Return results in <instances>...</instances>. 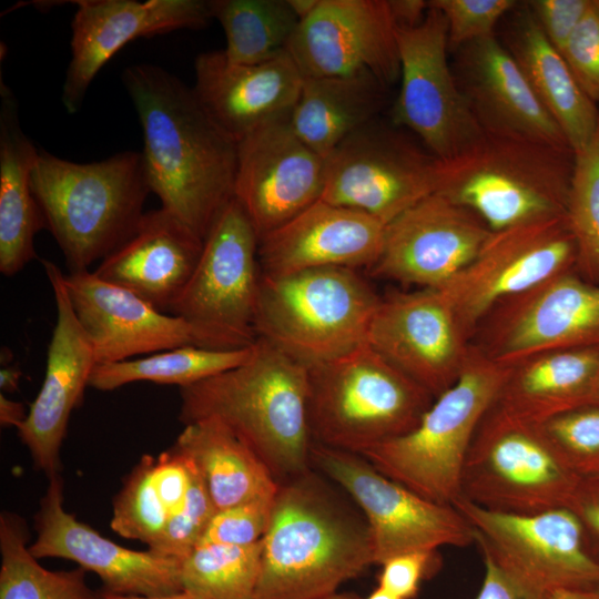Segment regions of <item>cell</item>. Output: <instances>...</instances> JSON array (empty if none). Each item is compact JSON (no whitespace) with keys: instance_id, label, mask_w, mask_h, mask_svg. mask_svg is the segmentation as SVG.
<instances>
[{"instance_id":"obj_1","label":"cell","mask_w":599,"mask_h":599,"mask_svg":"<svg viewBox=\"0 0 599 599\" xmlns=\"http://www.w3.org/2000/svg\"><path fill=\"white\" fill-rule=\"evenodd\" d=\"M122 83L143 132L151 192L203 241L234 197L237 142L176 75L150 63L126 67Z\"/></svg>"},{"instance_id":"obj_3","label":"cell","mask_w":599,"mask_h":599,"mask_svg":"<svg viewBox=\"0 0 599 599\" xmlns=\"http://www.w3.org/2000/svg\"><path fill=\"white\" fill-rule=\"evenodd\" d=\"M374 565L364 517L312 470L280 484L255 599H323Z\"/></svg>"},{"instance_id":"obj_12","label":"cell","mask_w":599,"mask_h":599,"mask_svg":"<svg viewBox=\"0 0 599 599\" xmlns=\"http://www.w3.org/2000/svg\"><path fill=\"white\" fill-rule=\"evenodd\" d=\"M453 506L471 525L480 552L519 581L546 593L599 588V561L570 508L514 515L485 509L461 496Z\"/></svg>"},{"instance_id":"obj_20","label":"cell","mask_w":599,"mask_h":599,"mask_svg":"<svg viewBox=\"0 0 599 599\" xmlns=\"http://www.w3.org/2000/svg\"><path fill=\"white\" fill-rule=\"evenodd\" d=\"M325 160L294 132L290 116L237 142L234 199L258 240L321 199Z\"/></svg>"},{"instance_id":"obj_23","label":"cell","mask_w":599,"mask_h":599,"mask_svg":"<svg viewBox=\"0 0 599 599\" xmlns=\"http://www.w3.org/2000/svg\"><path fill=\"white\" fill-rule=\"evenodd\" d=\"M72 19L71 59L62 87L69 113L81 108L104 64L129 42L181 29H201L212 19L204 0H78Z\"/></svg>"},{"instance_id":"obj_2","label":"cell","mask_w":599,"mask_h":599,"mask_svg":"<svg viewBox=\"0 0 599 599\" xmlns=\"http://www.w3.org/2000/svg\"><path fill=\"white\" fill-rule=\"evenodd\" d=\"M180 420L214 418L280 483L312 467L307 367L263 338L242 365L180 388Z\"/></svg>"},{"instance_id":"obj_46","label":"cell","mask_w":599,"mask_h":599,"mask_svg":"<svg viewBox=\"0 0 599 599\" xmlns=\"http://www.w3.org/2000/svg\"><path fill=\"white\" fill-rule=\"evenodd\" d=\"M436 551H414L385 561L378 586L400 599H413L422 580L430 576L436 567Z\"/></svg>"},{"instance_id":"obj_33","label":"cell","mask_w":599,"mask_h":599,"mask_svg":"<svg viewBox=\"0 0 599 599\" xmlns=\"http://www.w3.org/2000/svg\"><path fill=\"white\" fill-rule=\"evenodd\" d=\"M173 447L192 460L216 510L275 496L280 488L267 466L217 419L184 425Z\"/></svg>"},{"instance_id":"obj_24","label":"cell","mask_w":599,"mask_h":599,"mask_svg":"<svg viewBox=\"0 0 599 599\" xmlns=\"http://www.w3.org/2000/svg\"><path fill=\"white\" fill-rule=\"evenodd\" d=\"M64 284L97 364L181 346L206 348L200 333L183 318L156 309L94 272L64 274Z\"/></svg>"},{"instance_id":"obj_42","label":"cell","mask_w":599,"mask_h":599,"mask_svg":"<svg viewBox=\"0 0 599 599\" xmlns=\"http://www.w3.org/2000/svg\"><path fill=\"white\" fill-rule=\"evenodd\" d=\"M447 22L449 51L478 39L495 35L499 20L516 6L515 0H430Z\"/></svg>"},{"instance_id":"obj_21","label":"cell","mask_w":599,"mask_h":599,"mask_svg":"<svg viewBox=\"0 0 599 599\" xmlns=\"http://www.w3.org/2000/svg\"><path fill=\"white\" fill-rule=\"evenodd\" d=\"M34 529L37 537L29 550L37 559L74 561L94 572L105 592L159 596L183 590L181 560L150 549L138 551L120 546L68 512L60 475L49 478L34 515Z\"/></svg>"},{"instance_id":"obj_25","label":"cell","mask_w":599,"mask_h":599,"mask_svg":"<svg viewBox=\"0 0 599 599\" xmlns=\"http://www.w3.org/2000/svg\"><path fill=\"white\" fill-rule=\"evenodd\" d=\"M385 224L348 207L317 200L260 240L264 275H286L321 267L369 270L378 260Z\"/></svg>"},{"instance_id":"obj_15","label":"cell","mask_w":599,"mask_h":599,"mask_svg":"<svg viewBox=\"0 0 599 599\" xmlns=\"http://www.w3.org/2000/svg\"><path fill=\"white\" fill-rule=\"evenodd\" d=\"M429 2V1H428ZM400 88L393 123L417 134L437 160H451L484 134L448 63L447 22L429 4L418 26L396 29Z\"/></svg>"},{"instance_id":"obj_4","label":"cell","mask_w":599,"mask_h":599,"mask_svg":"<svg viewBox=\"0 0 599 599\" xmlns=\"http://www.w3.org/2000/svg\"><path fill=\"white\" fill-rule=\"evenodd\" d=\"M31 187L69 273L89 271L136 229L151 192L142 152L77 163L39 149Z\"/></svg>"},{"instance_id":"obj_5","label":"cell","mask_w":599,"mask_h":599,"mask_svg":"<svg viewBox=\"0 0 599 599\" xmlns=\"http://www.w3.org/2000/svg\"><path fill=\"white\" fill-rule=\"evenodd\" d=\"M576 154L485 131L458 156L438 160L435 193L476 213L493 232L566 215Z\"/></svg>"},{"instance_id":"obj_6","label":"cell","mask_w":599,"mask_h":599,"mask_svg":"<svg viewBox=\"0 0 599 599\" xmlns=\"http://www.w3.org/2000/svg\"><path fill=\"white\" fill-rule=\"evenodd\" d=\"M313 444L362 454L410 432L434 397L367 342L307 367Z\"/></svg>"},{"instance_id":"obj_30","label":"cell","mask_w":599,"mask_h":599,"mask_svg":"<svg viewBox=\"0 0 599 599\" xmlns=\"http://www.w3.org/2000/svg\"><path fill=\"white\" fill-rule=\"evenodd\" d=\"M514 13L502 43L576 154L593 138L599 110L579 87L562 55L546 39L526 3Z\"/></svg>"},{"instance_id":"obj_22","label":"cell","mask_w":599,"mask_h":599,"mask_svg":"<svg viewBox=\"0 0 599 599\" xmlns=\"http://www.w3.org/2000/svg\"><path fill=\"white\" fill-rule=\"evenodd\" d=\"M42 265L53 292L57 322L48 345L43 383L17 430L34 466L51 478L60 475V450L69 419L83 400L97 361L73 311L64 273L51 261L42 260Z\"/></svg>"},{"instance_id":"obj_47","label":"cell","mask_w":599,"mask_h":599,"mask_svg":"<svg viewBox=\"0 0 599 599\" xmlns=\"http://www.w3.org/2000/svg\"><path fill=\"white\" fill-rule=\"evenodd\" d=\"M483 555L485 575L476 599H548V595L510 576L486 554Z\"/></svg>"},{"instance_id":"obj_38","label":"cell","mask_w":599,"mask_h":599,"mask_svg":"<svg viewBox=\"0 0 599 599\" xmlns=\"http://www.w3.org/2000/svg\"><path fill=\"white\" fill-rule=\"evenodd\" d=\"M566 216L577 250L575 271L599 285V123L589 144L576 153Z\"/></svg>"},{"instance_id":"obj_17","label":"cell","mask_w":599,"mask_h":599,"mask_svg":"<svg viewBox=\"0 0 599 599\" xmlns=\"http://www.w3.org/2000/svg\"><path fill=\"white\" fill-rule=\"evenodd\" d=\"M367 343L434 398L457 382L471 351L470 339L439 288L380 296Z\"/></svg>"},{"instance_id":"obj_45","label":"cell","mask_w":599,"mask_h":599,"mask_svg":"<svg viewBox=\"0 0 599 599\" xmlns=\"http://www.w3.org/2000/svg\"><path fill=\"white\" fill-rule=\"evenodd\" d=\"M525 3L546 39L561 53L592 0H530Z\"/></svg>"},{"instance_id":"obj_11","label":"cell","mask_w":599,"mask_h":599,"mask_svg":"<svg viewBox=\"0 0 599 599\" xmlns=\"http://www.w3.org/2000/svg\"><path fill=\"white\" fill-rule=\"evenodd\" d=\"M313 465L362 511L372 538L374 565L408 552L475 544L471 525L455 506L417 495L358 454L313 444Z\"/></svg>"},{"instance_id":"obj_51","label":"cell","mask_w":599,"mask_h":599,"mask_svg":"<svg viewBox=\"0 0 599 599\" xmlns=\"http://www.w3.org/2000/svg\"><path fill=\"white\" fill-rule=\"evenodd\" d=\"M104 599H206L193 592L182 590L175 593L159 595V596H142V595H120L103 591Z\"/></svg>"},{"instance_id":"obj_57","label":"cell","mask_w":599,"mask_h":599,"mask_svg":"<svg viewBox=\"0 0 599 599\" xmlns=\"http://www.w3.org/2000/svg\"><path fill=\"white\" fill-rule=\"evenodd\" d=\"M323 599H359L357 598L356 596L352 595V593H334V595H331L326 598H323Z\"/></svg>"},{"instance_id":"obj_55","label":"cell","mask_w":599,"mask_h":599,"mask_svg":"<svg viewBox=\"0 0 599 599\" xmlns=\"http://www.w3.org/2000/svg\"><path fill=\"white\" fill-rule=\"evenodd\" d=\"M366 599H400L382 587H377Z\"/></svg>"},{"instance_id":"obj_9","label":"cell","mask_w":599,"mask_h":599,"mask_svg":"<svg viewBox=\"0 0 599 599\" xmlns=\"http://www.w3.org/2000/svg\"><path fill=\"white\" fill-rule=\"evenodd\" d=\"M580 480L560 460L540 425L493 404L468 449L460 496L493 511L537 514L568 508Z\"/></svg>"},{"instance_id":"obj_56","label":"cell","mask_w":599,"mask_h":599,"mask_svg":"<svg viewBox=\"0 0 599 599\" xmlns=\"http://www.w3.org/2000/svg\"><path fill=\"white\" fill-rule=\"evenodd\" d=\"M590 405L599 406V375H598V378H597V382H596V385H595V388H593Z\"/></svg>"},{"instance_id":"obj_54","label":"cell","mask_w":599,"mask_h":599,"mask_svg":"<svg viewBox=\"0 0 599 599\" xmlns=\"http://www.w3.org/2000/svg\"><path fill=\"white\" fill-rule=\"evenodd\" d=\"M319 0H288V3L300 21L307 18L317 7Z\"/></svg>"},{"instance_id":"obj_37","label":"cell","mask_w":599,"mask_h":599,"mask_svg":"<svg viewBox=\"0 0 599 599\" xmlns=\"http://www.w3.org/2000/svg\"><path fill=\"white\" fill-rule=\"evenodd\" d=\"M261 565L262 540L200 544L181 560L182 588L206 599H255Z\"/></svg>"},{"instance_id":"obj_18","label":"cell","mask_w":599,"mask_h":599,"mask_svg":"<svg viewBox=\"0 0 599 599\" xmlns=\"http://www.w3.org/2000/svg\"><path fill=\"white\" fill-rule=\"evenodd\" d=\"M493 231L473 211L438 193L422 199L385 226L378 278L439 288L478 254Z\"/></svg>"},{"instance_id":"obj_16","label":"cell","mask_w":599,"mask_h":599,"mask_svg":"<svg viewBox=\"0 0 599 599\" xmlns=\"http://www.w3.org/2000/svg\"><path fill=\"white\" fill-rule=\"evenodd\" d=\"M577 250L567 216L493 232L476 257L439 287L471 341L495 304L573 271Z\"/></svg>"},{"instance_id":"obj_32","label":"cell","mask_w":599,"mask_h":599,"mask_svg":"<svg viewBox=\"0 0 599 599\" xmlns=\"http://www.w3.org/2000/svg\"><path fill=\"white\" fill-rule=\"evenodd\" d=\"M385 88L367 72L304 78L290 114L291 126L325 160L348 135L375 120Z\"/></svg>"},{"instance_id":"obj_28","label":"cell","mask_w":599,"mask_h":599,"mask_svg":"<svg viewBox=\"0 0 599 599\" xmlns=\"http://www.w3.org/2000/svg\"><path fill=\"white\" fill-rule=\"evenodd\" d=\"M204 241L164 207L143 214L132 235L93 271L156 309L171 307L190 281Z\"/></svg>"},{"instance_id":"obj_27","label":"cell","mask_w":599,"mask_h":599,"mask_svg":"<svg viewBox=\"0 0 599 599\" xmlns=\"http://www.w3.org/2000/svg\"><path fill=\"white\" fill-rule=\"evenodd\" d=\"M456 52L455 79L484 131L570 148L496 34L469 42Z\"/></svg>"},{"instance_id":"obj_44","label":"cell","mask_w":599,"mask_h":599,"mask_svg":"<svg viewBox=\"0 0 599 599\" xmlns=\"http://www.w3.org/2000/svg\"><path fill=\"white\" fill-rule=\"evenodd\" d=\"M560 54L582 91L599 103V8L595 0Z\"/></svg>"},{"instance_id":"obj_13","label":"cell","mask_w":599,"mask_h":599,"mask_svg":"<svg viewBox=\"0 0 599 599\" xmlns=\"http://www.w3.org/2000/svg\"><path fill=\"white\" fill-rule=\"evenodd\" d=\"M470 344L505 367L546 352L599 347V285L575 270L549 277L495 304Z\"/></svg>"},{"instance_id":"obj_58","label":"cell","mask_w":599,"mask_h":599,"mask_svg":"<svg viewBox=\"0 0 599 599\" xmlns=\"http://www.w3.org/2000/svg\"><path fill=\"white\" fill-rule=\"evenodd\" d=\"M596 595L598 596L599 598V588L595 590Z\"/></svg>"},{"instance_id":"obj_48","label":"cell","mask_w":599,"mask_h":599,"mask_svg":"<svg viewBox=\"0 0 599 599\" xmlns=\"http://www.w3.org/2000/svg\"><path fill=\"white\" fill-rule=\"evenodd\" d=\"M568 508L578 517L587 547L599 561V478L581 479Z\"/></svg>"},{"instance_id":"obj_43","label":"cell","mask_w":599,"mask_h":599,"mask_svg":"<svg viewBox=\"0 0 599 599\" xmlns=\"http://www.w3.org/2000/svg\"><path fill=\"white\" fill-rule=\"evenodd\" d=\"M275 496L217 510L197 545L214 542L246 546L262 540L271 521Z\"/></svg>"},{"instance_id":"obj_31","label":"cell","mask_w":599,"mask_h":599,"mask_svg":"<svg viewBox=\"0 0 599 599\" xmlns=\"http://www.w3.org/2000/svg\"><path fill=\"white\" fill-rule=\"evenodd\" d=\"M0 98V272L10 277L37 258L34 237L45 224L31 187L39 149L23 132L2 77Z\"/></svg>"},{"instance_id":"obj_39","label":"cell","mask_w":599,"mask_h":599,"mask_svg":"<svg viewBox=\"0 0 599 599\" xmlns=\"http://www.w3.org/2000/svg\"><path fill=\"white\" fill-rule=\"evenodd\" d=\"M155 457L143 455L113 499L110 527L118 535L152 546L169 518L154 475Z\"/></svg>"},{"instance_id":"obj_49","label":"cell","mask_w":599,"mask_h":599,"mask_svg":"<svg viewBox=\"0 0 599 599\" xmlns=\"http://www.w3.org/2000/svg\"><path fill=\"white\" fill-rule=\"evenodd\" d=\"M388 4L396 29L418 26L429 10V2L424 0H388Z\"/></svg>"},{"instance_id":"obj_10","label":"cell","mask_w":599,"mask_h":599,"mask_svg":"<svg viewBox=\"0 0 599 599\" xmlns=\"http://www.w3.org/2000/svg\"><path fill=\"white\" fill-rule=\"evenodd\" d=\"M258 243L233 197L212 225L195 270L170 311L200 333L206 348L236 349L256 341Z\"/></svg>"},{"instance_id":"obj_7","label":"cell","mask_w":599,"mask_h":599,"mask_svg":"<svg viewBox=\"0 0 599 599\" xmlns=\"http://www.w3.org/2000/svg\"><path fill=\"white\" fill-rule=\"evenodd\" d=\"M379 301L380 295L353 268L261 273L254 331L256 338L308 367L366 343Z\"/></svg>"},{"instance_id":"obj_35","label":"cell","mask_w":599,"mask_h":599,"mask_svg":"<svg viewBox=\"0 0 599 599\" xmlns=\"http://www.w3.org/2000/svg\"><path fill=\"white\" fill-rule=\"evenodd\" d=\"M24 519L14 512L0 515V599H104L87 582V570L52 571L42 567L28 547Z\"/></svg>"},{"instance_id":"obj_53","label":"cell","mask_w":599,"mask_h":599,"mask_svg":"<svg viewBox=\"0 0 599 599\" xmlns=\"http://www.w3.org/2000/svg\"><path fill=\"white\" fill-rule=\"evenodd\" d=\"M548 599H599L595 591L579 589H558L548 595Z\"/></svg>"},{"instance_id":"obj_26","label":"cell","mask_w":599,"mask_h":599,"mask_svg":"<svg viewBox=\"0 0 599 599\" xmlns=\"http://www.w3.org/2000/svg\"><path fill=\"white\" fill-rule=\"evenodd\" d=\"M194 70L196 97L236 142L290 116L304 80L286 50L256 64L232 63L223 50L203 52L196 57Z\"/></svg>"},{"instance_id":"obj_19","label":"cell","mask_w":599,"mask_h":599,"mask_svg":"<svg viewBox=\"0 0 599 599\" xmlns=\"http://www.w3.org/2000/svg\"><path fill=\"white\" fill-rule=\"evenodd\" d=\"M286 51L304 78L367 72L388 85L400 75L388 0H319Z\"/></svg>"},{"instance_id":"obj_52","label":"cell","mask_w":599,"mask_h":599,"mask_svg":"<svg viewBox=\"0 0 599 599\" xmlns=\"http://www.w3.org/2000/svg\"><path fill=\"white\" fill-rule=\"evenodd\" d=\"M22 372L18 366L6 365L0 369L1 393H13L18 389Z\"/></svg>"},{"instance_id":"obj_14","label":"cell","mask_w":599,"mask_h":599,"mask_svg":"<svg viewBox=\"0 0 599 599\" xmlns=\"http://www.w3.org/2000/svg\"><path fill=\"white\" fill-rule=\"evenodd\" d=\"M438 160L374 120L326 159L321 200L366 213L385 225L435 193Z\"/></svg>"},{"instance_id":"obj_41","label":"cell","mask_w":599,"mask_h":599,"mask_svg":"<svg viewBox=\"0 0 599 599\" xmlns=\"http://www.w3.org/2000/svg\"><path fill=\"white\" fill-rule=\"evenodd\" d=\"M192 465V480L183 505L169 518L159 538L149 547L154 552L179 560L197 546L217 511L201 475Z\"/></svg>"},{"instance_id":"obj_34","label":"cell","mask_w":599,"mask_h":599,"mask_svg":"<svg viewBox=\"0 0 599 599\" xmlns=\"http://www.w3.org/2000/svg\"><path fill=\"white\" fill-rule=\"evenodd\" d=\"M252 351L253 344L236 349L181 346L146 357L97 364L89 387L110 392L134 382H152L182 388L244 364Z\"/></svg>"},{"instance_id":"obj_59","label":"cell","mask_w":599,"mask_h":599,"mask_svg":"<svg viewBox=\"0 0 599 599\" xmlns=\"http://www.w3.org/2000/svg\"><path fill=\"white\" fill-rule=\"evenodd\" d=\"M595 1H596V4H597V6H598V8H599V0H595Z\"/></svg>"},{"instance_id":"obj_36","label":"cell","mask_w":599,"mask_h":599,"mask_svg":"<svg viewBox=\"0 0 599 599\" xmlns=\"http://www.w3.org/2000/svg\"><path fill=\"white\" fill-rule=\"evenodd\" d=\"M223 28V53L235 64H256L285 51L300 20L288 0H210Z\"/></svg>"},{"instance_id":"obj_50","label":"cell","mask_w":599,"mask_h":599,"mask_svg":"<svg viewBox=\"0 0 599 599\" xmlns=\"http://www.w3.org/2000/svg\"><path fill=\"white\" fill-rule=\"evenodd\" d=\"M28 413L22 403L12 400L0 394V424L4 427L18 428L27 418Z\"/></svg>"},{"instance_id":"obj_8","label":"cell","mask_w":599,"mask_h":599,"mask_svg":"<svg viewBox=\"0 0 599 599\" xmlns=\"http://www.w3.org/2000/svg\"><path fill=\"white\" fill-rule=\"evenodd\" d=\"M508 373L471 345L457 382L407 434L362 454L379 473L417 495L453 505L460 496L465 459L475 433Z\"/></svg>"},{"instance_id":"obj_29","label":"cell","mask_w":599,"mask_h":599,"mask_svg":"<svg viewBox=\"0 0 599 599\" xmlns=\"http://www.w3.org/2000/svg\"><path fill=\"white\" fill-rule=\"evenodd\" d=\"M599 375V347L546 352L510 367L494 406L541 425L590 405Z\"/></svg>"},{"instance_id":"obj_40","label":"cell","mask_w":599,"mask_h":599,"mask_svg":"<svg viewBox=\"0 0 599 599\" xmlns=\"http://www.w3.org/2000/svg\"><path fill=\"white\" fill-rule=\"evenodd\" d=\"M560 460L579 478H599V406L586 405L540 425Z\"/></svg>"}]
</instances>
